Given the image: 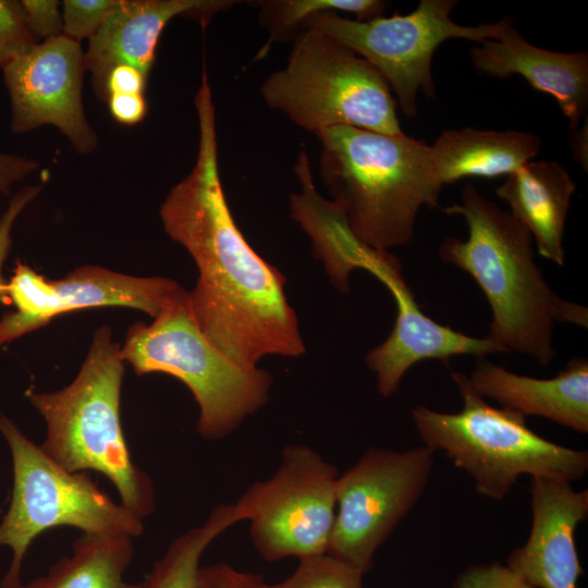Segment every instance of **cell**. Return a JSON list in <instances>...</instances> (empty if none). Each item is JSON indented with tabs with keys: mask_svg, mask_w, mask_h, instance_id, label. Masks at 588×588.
<instances>
[{
	"mask_svg": "<svg viewBox=\"0 0 588 588\" xmlns=\"http://www.w3.org/2000/svg\"><path fill=\"white\" fill-rule=\"evenodd\" d=\"M195 108V164L170 189L159 212L166 233L189 253L198 269L187 295L191 315L210 344L242 367H258L268 355L298 357L305 344L285 295V277L246 241L223 192L207 75L201 76Z\"/></svg>",
	"mask_w": 588,
	"mask_h": 588,
	"instance_id": "6da1fadb",
	"label": "cell"
},
{
	"mask_svg": "<svg viewBox=\"0 0 588 588\" xmlns=\"http://www.w3.org/2000/svg\"><path fill=\"white\" fill-rule=\"evenodd\" d=\"M441 210L461 216L468 226L466 240L446 237L439 255L473 277L485 294L492 313L486 336L503 353L517 352L549 366L555 357L554 323L587 328V308L549 286L535 261L529 231L475 185L467 183L461 201Z\"/></svg>",
	"mask_w": 588,
	"mask_h": 588,
	"instance_id": "7a4b0ae2",
	"label": "cell"
},
{
	"mask_svg": "<svg viewBox=\"0 0 588 588\" xmlns=\"http://www.w3.org/2000/svg\"><path fill=\"white\" fill-rule=\"evenodd\" d=\"M319 176L353 234L389 250L411 242L421 207H439L442 185L430 145L405 133L390 135L338 125L315 135Z\"/></svg>",
	"mask_w": 588,
	"mask_h": 588,
	"instance_id": "3957f363",
	"label": "cell"
},
{
	"mask_svg": "<svg viewBox=\"0 0 588 588\" xmlns=\"http://www.w3.org/2000/svg\"><path fill=\"white\" fill-rule=\"evenodd\" d=\"M124 362L111 328H98L75 379L28 399L46 421L44 452L71 473L95 470L114 485L121 504L140 519L155 511L151 478L130 455L120 418Z\"/></svg>",
	"mask_w": 588,
	"mask_h": 588,
	"instance_id": "277c9868",
	"label": "cell"
},
{
	"mask_svg": "<svg viewBox=\"0 0 588 588\" xmlns=\"http://www.w3.org/2000/svg\"><path fill=\"white\" fill-rule=\"evenodd\" d=\"M451 377L463 408L443 413L418 405L412 418L424 446L466 471L479 494L503 500L523 475L572 483L587 474V451L542 438L527 426L525 415L489 405L468 376L452 371Z\"/></svg>",
	"mask_w": 588,
	"mask_h": 588,
	"instance_id": "5b68a950",
	"label": "cell"
},
{
	"mask_svg": "<svg viewBox=\"0 0 588 588\" xmlns=\"http://www.w3.org/2000/svg\"><path fill=\"white\" fill-rule=\"evenodd\" d=\"M187 295L150 324L130 327L120 356L137 375L160 372L183 382L199 407L198 434L218 440L268 402L272 378L259 367L237 365L211 345L191 315Z\"/></svg>",
	"mask_w": 588,
	"mask_h": 588,
	"instance_id": "8992f818",
	"label": "cell"
},
{
	"mask_svg": "<svg viewBox=\"0 0 588 588\" xmlns=\"http://www.w3.org/2000/svg\"><path fill=\"white\" fill-rule=\"evenodd\" d=\"M260 95L270 109L314 135L338 125L404 133L396 100L381 74L352 49L315 28L295 37L286 65L264 81Z\"/></svg>",
	"mask_w": 588,
	"mask_h": 588,
	"instance_id": "52a82bcc",
	"label": "cell"
},
{
	"mask_svg": "<svg viewBox=\"0 0 588 588\" xmlns=\"http://www.w3.org/2000/svg\"><path fill=\"white\" fill-rule=\"evenodd\" d=\"M13 464L9 509L0 523V546L12 550V561L1 588H21L23 561L35 540L57 526H72L83 534L138 537L143 519L115 503L85 471L71 473L53 462L8 417L0 416Z\"/></svg>",
	"mask_w": 588,
	"mask_h": 588,
	"instance_id": "ba28073f",
	"label": "cell"
},
{
	"mask_svg": "<svg viewBox=\"0 0 588 588\" xmlns=\"http://www.w3.org/2000/svg\"><path fill=\"white\" fill-rule=\"evenodd\" d=\"M454 0H421L411 13L357 21L336 12H318L304 23L352 49L385 79L396 105L408 118L417 115V96L434 98L431 60L438 47L453 38L478 44L498 40L509 17L475 26L455 23L450 13Z\"/></svg>",
	"mask_w": 588,
	"mask_h": 588,
	"instance_id": "9c48e42d",
	"label": "cell"
},
{
	"mask_svg": "<svg viewBox=\"0 0 588 588\" xmlns=\"http://www.w3.org/2000/svg\"><path fill=\"white\" fill-rule=\"evenodd\" d=\"M433 454L424 445L366 450L336 479L335 517L326 553L366 574L376 551L427 488Z\"/></svg>",
	"mask_w": 588,
	"mask_h": 588,
	"instance_id": "30bf717a",
	"label": "cell"
},
{
	"mask_svg": "<svg viewBox=\"0 0 588 588\" xmlns=\"http://www.w3.org/2000/svg\"><path fill=\"white\" fill-rule=\"evenodd\" d=\"M281 456L275 473L237 500L250 520L253 544L269 562L323 554L335 517L338 470L308 445L287 444Z\"/></svg>",
	"mask_w": 588,
	"mask_h": 588,
	"instance_id": "8fae6325",
	"label": "cell"
},
{
	"mask_svg": "<svg viewBox=\"0 0 588 588\" xmlns=\"http://www.w3.org/2000/svg\"><path fill=\"white\" fill-rule=\"evenodd\" d=\"M5 293L15 310L0 319V345L47 326L64 313L103 306L138 309L157 317L186 294L163 277H134L99 266H83L60 280H47L17 261Z\"/></svg>",
	"mask_w": 588,
	"mask_h": 588,
	"instance_id": "7c38bea8",
	"label": "cell"
},
{
	"mask_svg": "<svg viewBox=\"0 0 588 588\" xmlns=\"http://www.w3.org/2000/svg\"><path fill=\"white\" fill-rule=\"evenodd\" d=\"M81 42L59 36L37 42L2 71L10 98V128L15 134L42 125L57 127L82 155L98 137L83 105L85 75Z\"/></svg>",
	"mask_w": 588,
	"mask_h": 588,
	"instance_id": "4fadbf2b",
	"label": "cell"
},
{
	"mask_svg": "<svg viewBox=\"0 0 588 588\" xmlns=\"http://www.w3.org/2000/svg\"><path fill=\"white\" fill-rule=\"evenodd\" d=\"M377 279L385 285L396 305V318L389 336L366 356L383 397L395 394L405 373L425 359L448 363L451 357H477L503 351L487 336L474 338L443 326L420 309L402 272V264L387 266Z\"/></svg>",
	"mask_w": 588,
	"mask_h": 588,
	"instance_id": "5bb4252c",
	"label": "cell"
},
{
	"mask_svg": "<svg viewBox=\"0 0 588 588\" xmlns=\"http://www.w3.org/2000/svg\"><path fill=\"white\" fill-rule=\"evenodd\" d=\"M531 526L506 565L535 588H577L581 568L575 532L588 516V491L571 482L531 478Z\"/></svg>",
	"mask_w": 588,
	"mask_h": 588,
	"instance_id": "9a60e30c",
	"label": "cell"
},
{
	"mask_svg": "<svg viewBox=\"0 0 588 588\" xmlns=\"http://www.w3.org/2000/svg\"><path fill=\"white\" fill-rule=\"evenodd\" d=\"M238 3L237 0H119L84 51L85 69L90 72L96 96L107 102V78L117 65L135 66L149 77L158 40L173 17L193 20L205 28L216 14Z\"/></svg>",
	"mask_w": 588,
	"mask_h": 588,
	"instance_id": "2e32d148",
	"label": "cell"
},
{
	"mask_svg": "<svg viewBox=\"0 0 588 588\" xmlns=\"http://www.w3.org/2000/svg\"><path fill=\"white\" fill-rule=\"evenodd\" d=\"M481 75L507 78L520 75L535 89L551 95L568 120V130L580 127L588 109V53L559 52L529 44L507 20L498 40H485L470 51Z\"/></svg>",
	"mask_w": 588,
	"mask_h": 588,
	"instance_id": "e0dca14e",
	"label": "cell"
},
{
	"mask_svg": "<svg viewBox=\"0 0 588 588\" xmlns=\"http://www.w3.org/2000/svg\"><path fill=\"white\" fill-rule=\"evenodd\" d=\"M473 389L504 408L588 432V360L574 357L555 377L518 375L488 360L477 362L468 377Z\"/></svg>",
	"mask_w": 588,
	"mask_h": 588,
	"instance_id": "ac0fdd59",
	"label": "cell"
},
{
	"mask_svg": "<svg viewBox=\"0 0 588 588\" xmlns=\"http://www.w3.org/2000/svg\"><path fill=\"white\" fill-rule=\"evenodd\" d=\"M576 183L556 161H529L495 189L531 234L543 258L564 265L563 234Z\"/></svg>",
	"mask_w": 588,
	"mask_h": 588,
	"instance_id": "d6986e66",
	"label": "cell"
},
{
	"mask_svg": "<svg viewBox=\"0 0 588 588\" xmlns=\"http://www.w3.org/2000/svg\"><path fill=\"white\" fill-rule=\"evenodd\" d=\"M540 148V137L531 132L473 127L443 130L430 145L436 176L442 186L468 176H507L531 161Z\"/></svg>",
	"mask_w": 588,
	"mask_h": 588,
	"instance_id": "ffe728a7",
	"label": "cell"
},
{
	"mask_svg": "<svg viewBox=\"0 0 588 588\" xmlns=\"http://www.w3.org/2000/svg\"><path fill=\"white\" fill-rule=\"evenodd\" d=\"M132 539L125 535L83 534L73 542L69 556L21 588H140V583L124 579L134 555Z\"/></svg>",
	"mask_w": 588,
	"mask_h": 588,
	"instance_id": "44dd1931",
	"label": "cell"
},
{
	"mask_svg": "<svg viewBox=\"0 0 588 588\" xmlns=\"http://www.w3.org/2000/svg\"><path fill=\"white\" fill-rule=\"evenodd\" d=\"M245 520L241 505L219 504L206 522L176 537L140 581V588H195L201 555L232 525Z\"/></svg>",
	"mask_w": 588,
	"mask_h": 588,
	"instance_id": "7402d4cb",
	"label": "cell"
},
{
	"mask_svg": "<svg viewBox=\"0 0 588 588\" xmlns=\"http://www.w3.org/2000/svg\"><path fill=\"white\" fill-rule=\"evenodd\" d=\"M247 3L258 9L259 23L269 33L259 57H265L272 44L292 42L315 13H352L357 21H369L383 16L387 7L381 0H259Z\"/></svg>",
	"mask_w": 588,
	"mask_h": 588,
	"instance_id": "603a6c76",
	"label": "cell"
},
{
	"mask_svg": "<svg viewBox=\"0 0 588 588\" xmlns=\"http://www.w3.org/2000/svg\"><path fill=\"white\" fill-rule=\"evenodd\" d=\"M364 573L328 553L298 560L296 569L268 588H363Z\"/></svg>",
	"mask_w": 588,
	"mask_h": 588,
	"instance_id": "cb8c5ba5",
	"label": "cell"
},
{
	"mask_svg": "<svg viewBox=\"0 0 588 588\" xmlns=\"http://www.w3.org/2000/svg\"><path fill=\"white\" fill-rule=\"evenodd\" d=\"M119 0L62 1L63 36L81 42L90 39L103 25Z\"/></svg>",
	"mask_w": 588,
	"mask_h": 588,
	"instance_id": "d4e9b609",
	"label": "cell"
},
{
	"mask_svg": "<svg viewBox=\"0 0 588 588\" xmlns=\"http://www.w3.org/2000/svg\"><path fill=\"white\" fill-rule=\"evenodd\" d=\"M37 42L27 28L21 1L0 0V72Z\"/></svg>",
	"mask_w": 588,
	"mask_h": 588,
	"instance_id": "484cf974",
	"label": "cell"
},
{
	"mask_svg": "<svg viewBox=\"0 0 588 588\" xmlns=\"http://www.w3.org/2000/svg\"><path fill=\"white\" fill-rule=\"evenodd\" d=\"M453 588H535L499 562L467 567L456 578Z\"/></svg>",
	"mask_w": 588,
	"mask_h": 588,
	"instance_id": "4316f807",
	"label": "cell"
},
{
	"mask_svg": "<svg viewBox=\"0 0 588 588\" xmlns=\"http://www.w3.org/2000/svg\"><path fill=\"white\" fill-rule=\"evenodd\" d=\"M25 22L38 41L63 35L62 11L57 0H22Z\"/></svg>",
	"mask_w": 588,
	"mask_h": 588,
	"instance_id": "83f0119b",
	"label": "cell"
},
{
	"mask_svg": "<svg viewBox=\"0 0 588 588\" xmlns=\"http://www.w3.org/2000/svg\"><path fill=\"white\" fill-rule=\"evenodd\" d=\"M195 588H268L260 574L240 571L228 563L201 566Z\"/></svg>",
	"mask_w": 588,
	"mask_h": 588,
	"instance_id": "f1b7e54d",
	"label": "cell"
},
{
	"mask_svg": "<svg viewBox=\"0 0 588 588\" xmlns=\"http://www.w3.org/2000/svg\"><path fill=\"white\" fill-rule=\"evenodd\" d=\"M42 185H29L20 189L10 200V204L0 220V303H4L9 299L5 293L7 281L2 275V267L12 243V226L19 215L39 194Z\"/></svg>",
	"mask_w": 588,
	"mask_h": 588,
	"instance_id": "f546056e",
	"label": "cell"
},
{
	"mask_svg": "<svg viewBox=\"0 0 588 588\" xmlns=\"http://www.w3.org/2000/svg\"><path fill=\"white\" fill-rule=\"evenodd\" d=\"M107 103L112 118L124 125L142 122L147 112L144 94H111Z\"/></svg>",
	"mask_w": 588,
	"mask_h": 588,
	"instance_id": "4dcf8cb0",
	"label": "cell"
},
{
	"mask_svg": "<svg viewBox=\"0 0 588 588\" xmlns=\"http://www.w3.org/2000/svg\"><path fill=\"white\" fill-rule=\"evenodd\" d=\"M148 78L135 66H114L107 78V100L111 94H145Z\"/></svg>",
	"mask_w": 588,
	"mask_h": 588,
	"instance_id": "1f68e13d",
	"label": "cell"
},
{
	"mask_svg": "<svg viewBox=\"0 0 588 588\" xmlns=\"http://www.w3.org/2000/svg\"><path fill=\"white\" fill-rule=\"evenodd\" d=\"M587 121L585 125L580 126L574 132H569L571 146L574 159L578 162L581 168L587 171L588 169V132H587Z\"/></svg>",
	"mask_w": 588,
	"mask_h": 588,
	"instance_id": "d6a6232c",
	"label": "cell"
}]
</instances>
